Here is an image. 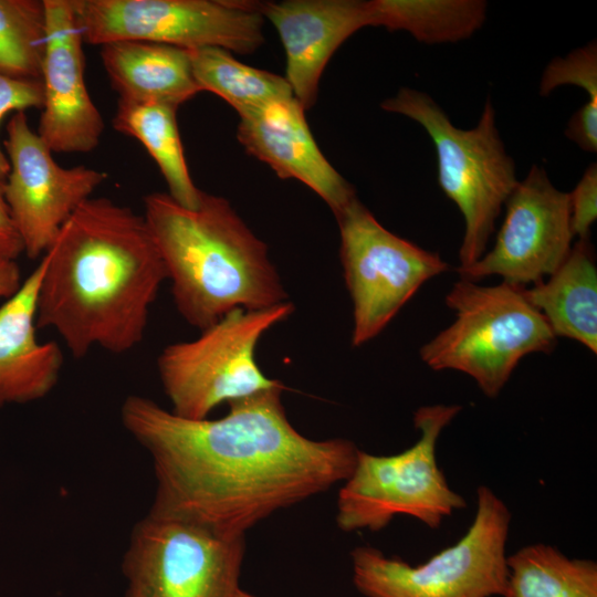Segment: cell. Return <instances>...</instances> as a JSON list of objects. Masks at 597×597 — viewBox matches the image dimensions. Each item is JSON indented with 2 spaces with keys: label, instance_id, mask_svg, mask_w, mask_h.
Wrapping results in <instances>:
<instances>
[{
  "label": "cell",
  "instance_id": "17",
  "mask_svg": "<svg viewBox=\"0 0 597 597\" xmlns=\"http://www.w3.org/2000/svg\"><path fill=\"white\" fill-rule=\"evenodd\" d=\"M44 272L41 259L19 291L0 306V408L40 400L56 386L63 353L36 338V300Z\"/></svg>",
  "mask_w": 597,
  "mask_h": 597
},
{
  "label": "cell",
  "instance_id": "1",
  "mask_svg": "<svg viewBox=\"0 0 597 597\" xmlns=\"http://www.w3.org/2000/svg\"><path fill=\"white\" fill-rule=\"evenodd\" d=\"M284 389L281 384L231 401L219 419L184 418L128 395L121 421L150 458V510L244 536L274 512L344 482L359 449L347 439L303 436L287 419Z\"/></svg>",
  "mask_w": 597,
  "mask_h": 597
},
{
  "label": "cell",
  "instance_id": "26",
  "mask_svg": "<svg viewBox=\"0 0 597 597\" xmlns=\"http://www.w3.org/2000/svg\"><path fill=\"white\" fill-rule=\"evenodd\" d=\"M43 87L41 81L14 78L0 73V123L8 113L42 108ZM10 171V163L0 146V181Z\"/></svg>",
  "mask_w": 597,
  "mask_h": 597
},
{
  "label": "cell",
  "instance_id": "27",
  "mask_svg": "<svg viewBox=\"0 0 597 597\" xmlns=\"http://www.w3.org/2000/svg\"><path fill=\"white\" fill-rule=\"evenodd\" d=\"M570 229L577 240L589 239L597 219V165L591 163L569 192Z\"/></svg>",
  "mask_w": 597,
  "mask_h": 597
},
{
  "label": "cell",
  "instance_id": "5",
  "mask_svg": "<svg viewBox=\"0 0 597 597\" xmlns=\"http://www.w3.org/2000/svg\"><path fill=\"white\" fill-rule=\"evenodd\" d=\"M446 303L455 321L421 347V359L433 370L464 373L486 397L500 394L524 356L548 354L556 346V336L522 286L505 281L483 286L461 277Z\"/></svg>",
  "mask_w": 597,
  "mask_h": 597
},
{
  "label": "cell",
  "instance_id": "11",
  "mask_svg": "<svg viewBox=\"0 0 597 597\" xmlns=\"http://www.w3.org/2000/svg\"><path fill=\"white\" fill-rule=\"evenodd\" d=\"M335 218L353 303L352 345L359 347L379 335L421 285L449 265L437 252L387 230L357 197Z\"/></svg>",
  "mask_w": 597,
  "mask_h": 597
},
{
  "label": "cell",
  "instance_id": "30",
  "mask_svg": "<svg viewBox=\"0 0 597 597\" xmlns=\"http://www.w3.org/2000/svg\"><path fill=\"white\" fill-rule=\"evenodd\" d=\"M21 272L15 260L0 258V298H10L21 287Z\"/></svg>",
  "mask_w": 597,
  "mask_h": 597
},
{
  "label": "cell",
  "instance_id": "24",
  "mask_svg": "<svg viewBox=\"0 0 597 597\" xmlns=\"http://www.w3.org/2000/svg\"><path fill=\"white\" fill-rule=\"evenodd\" d=\"M45 34L43 0H0V73L41 81Z\"/></svg>",
  "mask_w": 597,
  "mask_h": 597
},
{
  "label": "cell",
  "instance_id": "20",
  "mask_svg": "<svg viewBox=\"0 0 597 597\" xmlns=\"http://www.w3.org/2000/svg\"><path fill=\"white\" fill-rule=\"evenodd\" d=\"M370 27L406 31L426 44L469 39L486 20L484 0H369Z\"/></svg>",
  "mask_w": 597,
  "mask_h": 597
},
{
  "label": "cell",
  "instance_id": "4",
  "mask_svg": "<svg viewBox=\"0 0 597 597\" xmlns=\"http://www.w3.org/2000/svg\"><path fill=\"white\" fill-rule=\"evenodd\" d=\"M381 108L418 123L431 138L438 159V182L464 219L459 269L476 262L485 252L506 200L519 184L513 158L496 126L495 109L488 98L473 128L454 126L427 93L401 87Z\"/></svg>",
  "mask_w": 597,
  "mask_h": 597
},
{
  "label": "cell",
  "instance_id": "19",
  "mask_svg": "<svg viewBox=\"0 0 597 597\" xmlns=\"http://www.w3.org/2000/svg\"><path fill=\"white\" fill-rule=\"evenodd\" d=\"M530 289L527 301L556 337H567L597 353V269L589 239L577 240L558 269Z\"/></svg>",
  "mask_w": 597,
  "mask_h": 597
},
{
  "label": "cell",
  "instance_id": "8",
  "mask_svg": "<svg viewBox=\"0 0 597 597\" xmlns=\"http://www.w3.org/2000/svg\"><path fill=\"white\" fill-rule=\"evenodd\" d=\"M294 310L290 301L261 310L235 308L197 338L167 345L157 357V370L171 411L205 419L223 402L281 385L262 373L255 352L261 337Z\"/></svg>",
  "mask_w": 597,
  "mask_h": 597
},
{
  "label": "cell",
  "instance_id": "6",
  "mask_svg": "<svg viewBox=\"0 0 597 597\" xmlns=\"http://www.w3.org/2000/svg\"><path fill=\"white\" fill-rule=\"evenodd\" d=\"M461 411L459 405H429L413 413L420 431L410 448L391 455L358 451L350 475L338 492L336 523L344 532L385 528L395 516L408 515L431 530L465 507L437 462L442 430Z\"/></svg>",
  "mask_w": 597,
  "mask_h": 597
},
{
  "label": "cell",
  "instance_id": "16",
  "mask_svg": "<svg viewBox=\"0 0 597 597\" xmlns=\"http://www.w3.org/2000/svg\"><path fill=\"white\" fill-rule=\"evenodd\" d=\"M281 38L286 53V81L304 109L316 101L322 73L339 45L370 27L368 1L286 0L253 2Z\"/></svg>",
  "mask_w": 597,
  "mask_h": 597
},
{
  "label": "cell",
  "instance_id": "2",
  "mask_svg": "<svg viewBox=\"0 0 597 597\" xmlns=\"http://www.w3.org/2000/svg\"><path fill=\"white\" fill-rule=\"evenodd\" d=\"M36 326L54 329L74 358L93 347L124 354L144 338L167 273L143 214L85 200L42 256Z\"/></svg>",
  "mask_w": 597,
  "mask_h": 597
},
{
  "label": "cell",
  "instance_id": "15",
  "mask_svg": "<svg viewBox=\"0 0 597 597\" xmlns=\"http://www.w3.org/2000/svg\"><path fill=\"white\" fill-rule=\"evenodd\" d=\"M304 112L293 95L270 101L239 114L237 138L280 178H294L310 187L337 216L356 193L320 150Z\"/></svg>",
  "mask_w": 597,
  "mask_h": 597
},
{
  "label": "cell",
  "instance_id": "28",
  "mask_svg": "<svg viewBox=\"0 0 597 597\" xmlns=\"http://www.w3.org/2000/svg\"><path fill=\"white\" fill-rule=\"evenodd\" d=\"M565 135L588 153L597 150V100H589L569 118Z\"/></svg>",
  "mask_w": 597,
  "mask_h": 597
},
{
  "label": "cell",
  "instance_id": "22",
  "mask_svg": "<svg viewBox=\"0 0 597 597\" xmlns=\"http://www.w3.org/2000/svg\"><path fill=\"white\" fill-rule=\"evenodd\" d=\"M507 576L501 597H597V564L570 558L542 543L506 557Z\"/></svg>",
  "mask_w": 597,
  "mask_h": 597
},
{
  "label": "cell",
  "instance_id": "7",
  "mask_svg": "<svg viewBox=\"0 0 597 597\" xmlns=\"http://www.w3.org/2000/svg\"><path fill=\"white\" fill-rule=\"evenodd\" d=\"M510 523L504 501L480 485L472 523L457 543L416 566L358 546L350 554L354 585L366 597H501Z\"/></svg>",
  "mask_w": 597,
  "mask_h": 597
},
{
  "label": "cell",
  "instance_id": "10",
  "mask_svg": "<svg viewBox=\"0 0 597 597\" xmlns=\"http://www.w3.org/2000/svg\"><path fill=\"white\" fill-rule=\"evenodd\" d=\"M84 43L145 41L186 50L214 46L251 53L263 17L250 1L72 0Z\"/></svg>",
  "mask_w": 597,
  "mask_h": 597
},
{
  "label": "cell",
  "instance_id": "18",
  "mask_svg": "<svg viewBox=\"0 0 597 597\" xmlns=\"http://www.w3.org/2000/svg\"><path fill=\"white\" fill-rule=\"evenodd\" d=\"M101 57L119 102L177 107L201 92L190 51L145 41L102 45Z\"/></svg>",
  "mask_w": 597,
  "mask_h": 597
},
{
  "label": "cell",
  "instance_id": "21",
  "mask_svg": "<svg viewBox=\"0 0 597 597\" xmlns=\"http://www.w3.org/2000/svg\"><path fill=\"white\" fill-rule=\"evenodd\" d=\"M177 107L164 104L119 102L113 125L116 130L139 140L158 165L169 196L185 208H196L202 190L193 184L184 154Z\"/></svg>",
  "mask_w": 597,
  "mask_h": 597
},
{
  "label": "cell",
  "instance_id": "13",
  "mask_svg": "<svg viewBox=\"0 0 597 597\" xmlns=\"http://www.w3.org/2000/svg\"><path fill=\"white\" fill-rule=\"evenodd\" d=\"M573 238L569 192L557 189L545 169L533 165L505 202V218L493 248L457 272L474 282L500 275L527 287L558 269Z\"/></svg>",
  "mask_w": 597,
  "mask_h": 597
},
{
  "label": "cell",
  "instance_id": "31",
  "mask_svg": "<svg viewBox=\"0 0 597 597\" xmlns=\"http://www.w3.org/2000/svg\"><path fill=\"white\" fill-rule=\"evenodd\" d=\"M238 597H256V596L251 595V594H249V593L241 589Z\"/></svg>",
  "mask_w": 597,
  "mask_h": 597
},
{
  "label": "cell",
  "instance_id": "25",
  "mask_svg": "<svg viewBox=\"0 0 597 597\" xmlns=\"http://www.w3.org/2000/svg\"><path fill=\"white\" fill-rule=\"evenodd\" d=\"M563 85L583 88L589 100H597V45L590 41L566 56L553 59L540 81V95L547 96Z\"/></svg>",
  "mask_w": 597,
  "mask_h": 597
},
{
  "label": "cell",
  "instance_id": "3",
  "mask_svg": "<svg viewBox=\"0 0 597 597\" xmlns=\"http://www.w3.org/2000/svg\"><path fill=\"white\" fill-rule=\"evenodd\" d=\"M144 218L164 262L177 311L202 331L235 308L289 301L266 244L230 202L202 192L185 208L168 193L144 198Z\"/></svg>",
  "mask_w": 597,
  "mask_h": 597
},
{
  "label": "cell",
  "instance_id": "9",
  "mask_svg": "<svg viewBox=\"0 0 597 597\" xmlns=\"http://www.w3.org/2000/svg\"><path fill=\"white\" fill-rule=\"evenodd\" d=\"M244 552V536L149 510L123 556L125 597H238Z\"/></svg>",
  "mask_w": 597,
  "mask_h": 597
},
{
  "label": "cell",
  "instance_id": "12",
  "mask_svg": "<svg viewBox=\"0 0 597 597\" xmlns=\"http://www.w3.org/2000/svg\"><path fill=\"white\" fill-rule=\"evenodd\" d=\"M10 171L3 192L30 259L43 256L75 210L107 178L106 172L61 167L51 149L29 125L24 112L7 124L4 140Z\"/></svg>",
  "mask_w": 597,
  "mask_h": 597
},
{
  "label": "cell",
  "instance_id": "29",
  "mask_svg": "<svg viewBox=\"0 0 597 597\" xmlns=\"http://www.w3.org/2000/svg\"><path fill=\"white\" fill-rule=\"evenodd\" d=\"M24 248L7 205L3 181H0V258L15 260Z\"/></svg>",
  "mask_w": 597,
  "mask_h": 597
},
{
  "label": "cell",
  "instance_id": "14",
  "mask_svg": "<svg viewBox=\"0 0 597 597\" xmlns=\"http://www.w3.org/2000/svg\"><path fill=\"white\" fill-rule=\"evenodd\" d=\"M45 52L41 83L43 106L38 135L52 153H90L105 128L85 82L83 35L72 0H43Z\"/></svg>",
  "mask_w": 597,
  "mask_h": 597
},
{
  "label": "cell",
  "instance_id": "23",
  "mask_svg": "<svg viewBox=\"0 0 597 597\" xmlns=\"http://www.w3.org/2000/svg\"><path fill=\"white\" fill-rule=\"evenodd\" d=\"M189 51L192 73L201 92L220 96L238 114L293 95L285 77L243 64L228 50L208 46Z\"/></svg>",
  "mask_w": 597,
  "mask_h": 597
}]
</instances>
